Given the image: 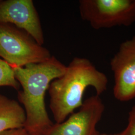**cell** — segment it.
Listing matches in <instances>:
<instances>
[{
    "label": "cell",
    "instance_id": "obj_1",
    "mask_svg": "<svg viewBox=\"0 0 135 135\" xmlns=\"http://www.w3.org/2000/svg\"><path fill=\"white\" fill-rule=\"evenodd\" d=\"M66 67L52 56L41 63L11 67L22 87L18 99L26 114L24 128L31 135H46L53 126L46 109L45 95L50 83L65 72Z\"/></svg>",
    "mask_w": 135,
    "mask_h": 135
},
{
    "label": "cell",
    "instance_id": "obj_2",
    "mask_svg": "<svg viewBox=\"0 0 135 135\" xmlns=\"http://www.w3.org/2000/svg\"><path fill=\"white\" fill-rule=\"evenodd\" d=\"M108 79L87 58L75 57L62 76L52 81L49 87V107L56 123L67 119L83 103L87 88L92 87L100 96L107 89Z\"/></svg>",
    "mask_w": 135,
    "mask_h": 135
},
{
    "label": "cell",
    "instance_id": "obj_3",
    "mask_svg": "<svg viewBox=\"0 0 135 135\" xmlns=\"http://www.w3.org/2000/svg\"><path fill=\"white\" fill-rule=\"evenodd\" d=\"M51 56L48 49L38 43L24 30L0 23V57L11 67L41 63Z\"/></svg>",
    "mask_w": 135,
    "mask_h": 135
},
{
    "label": "cell",
    "instance_id": "obj_4",
    "mask_svg": "<svg viewBox=\"0 0 135 135\" xmlns=\"http://www.w3.org/2000/svg\"><path fill=\"white\" fill-rule=\"evenodd\" d=\"M79 8L82 19L95 30L135 23V0H80Z\"/></svg>",
    "mask_w": 135,
    "mask_h": 135
},
{
    "label": "cell",
    "instance_id": "obj_5",
    "mask_svg": "<svg viewBox=\"0 0 135 135\" xmlns=\"http://www.w3.org/2000/svg\"><path fill=\"white\" fill-rule=\"evenodd\" d=\"M113 73L114 96L120 102L135 99V36L120 44L111 59Z\"/></svg>",
    "mask_w": 135,
    "mask_h": 135
},
{
    "label": "cell",
    "instance_id": "obj_6",
    "mask_svg": "<svg viewBox=\"0 0 135 135\" xmlns=\"http://www.w3.org/2000/svg\"><path fill=\"white\" fill-rule=\"evenodd\" d=\"M105 105L100 96L85 100L79 110L61 123H54L46 135H99L97 125L101 119Z\"/></svg>",
    "mask_w": 135,
    "mask_h": 135
},
{
    "label": "cell",
    "instance_id": "obj_7",
    "mask_svg": "<svg viewBox=\"0 0 135 135\" xmlns=\"http://www.w3.org/2000/svg\"><path fill=\"white\" fill-rule=\"evenodd\" d=\"M0 23L24 30L41 45L44 36L39 14L32 0H0Z\"/></svg>",
    "mask_w": 135,
    "mask_h": 135
},
{
    "label": "cell",
    "instance_id": "obj_8",
    "mask_svg": "<svg viewBox=\"0 0 135 135\" xmlns=\"http://www.w3.org/2000/svg\"><path fill=\"white\" fill-rule=\"evenodd\" d=\"M26 114L19 102L0 94V133L24 127Z\"/></svg>",
    "mask_w": 135,
    "mask_h": 135
},
{
    "label": "cell",
    "instance_id": "obj_9",
    "mask_svg": "<svg viewBox=\"0 0 135 135\" xmlns=\"http://www.w3.org/2000/svg\"><path fill=\"white\" fill-rule=\"evenodd\" d=\"M0 87H12L17 91L20 88L12 68L2 59H0Z\"/></svg>",
    "mask_w": 135,
    "mask_h": 135
},
{
    "label": "cell",
    "instance_id": "obj_10",
    "mask_svg": "<svg viewBox=\"0 0 135 135\" xmlns=\"http://www.w3.org/2000/svg\"><path fill=\"white\" fill-rule=\"evenodd\" d=\"M119 134L120 135H135V105L129 113L128 125Z\"/></svg>",
    "mask_w": 135,
    "mask_h": 135
},
{
    "label": "cell",
    "instance_id": "obj_11",
    "mask_svg": "<svg viewBox=\"0 0 135 135\" xmlns=\"http://www.w3.org/2000/svg\"><path fill=\"white\" fill-rule=\"evenodd\" d=\"M0 135H31L24 128L10 129L0 133Z\"/></svg>",
    "mask_w": 135,
    "mask_h": 135
},
{
    "label": "cell",
    "instance_id": "obj_12",
    "mask_svg": "<svg viewBox=\"0 0 135 135\" xmlns=\"http://www.w3.org/2000/svg\"><path fill=\"white\" fill-rule=\"evenodd\" d=\"M99 135H120V134H109L106 133H100Z\"/></svg>",
    "mask_w": 135,
    "mask_h": 135
}]
</instances>
